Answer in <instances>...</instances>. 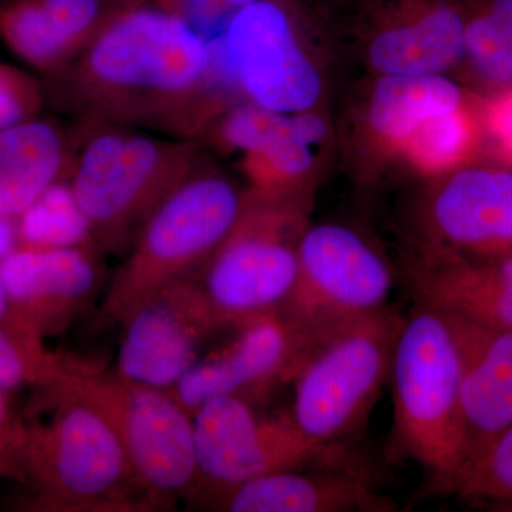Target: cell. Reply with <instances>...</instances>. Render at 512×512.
Returning a JSON list of instances; mask_svg holds the SVG:
<instances>
[{
  "label": "cell",
  "instance_id": "obj_1",
  "mask_svg": "<svg viewBox=\"0 0 512 512\" xmlns=\"http://www.w3.org/2000/svg\"><path fill=\"white\" fill-rule=\"evenodd\" d=\"M217 47L167 9L131 6L69 66L47 74L46 99L79 124L153 128L201 140L222 111Z\"/></svg>",
  "mask_w": 512,
  "mask_h": 512
},
{
  "label": "cell",
  "instance_id": "obj_2",
  "mask_svg": "<svg viewBox=\"0 0 512 512\" xmlns=\"http://www.w3.org/2000/svg\"><path fill=\"white\" fill-rule=\"evenodd\" d=\"M49 419L23 420L15 474L25 507L42 512L151 511L123 443L106 417L59 387H50Z\"/></svg>",
  "mask_w": 512,
  "mask_h": 512
},
{
  "label": "cell",
  "instance_id": "obj_3",
  "mask_svg": "<svg viewBox=\"0 0 512 512\" xmlns=\"http://www.w3.org/2000/svg\"><path fill=\"white\" fill-rule=\"evenodd\" d=\"M70 184L97 244L127 254L151 215L207 163L200 140L79 124Z\"/></svg>",
  "mask_w": 512,
  "mask_h": 512
},
{
  "label": "cell",
  "instance_id": "obj_4",
  "mask_svg": "<svg viewBox=\"0 0 512 512\" xmlns=\"http://www.w3.org/2000/svg\"><path fill=\"white\" fill-rule=\"evenodd\" d=\"M242 191L211 163L202 165L151 215L111 279L100 325H123L151 295L173 282L200 276L234 228Z\"/></svg>",
  "mask_w": 512,
  "mask_h": 512
},
{
  "label": "cell",
  "instance_id": "obj_5",
  "mask_svg": "<svg viewBox=\"0 0 512 512\" xmlns=\"http://www.w3.org/2000/svg\"><path fill=\"white\" fill-rule=\"evenodd\" d=\"M394 443L441 493L463 463L460 357L446 316L424 303L404 319L394 348Z\"/></svg>",
  "mask_w": 512,
  "mask_h": 512
},
{
  "label": "cell",
  "instance_id": "obj_6",
  "mask_svg": "<svg viewBox=\"0 0 512 512\" xmlns=\"http://www.w3.org/2000/svg\"><path fill=\"white\" fill-rule=\"evenodd\" d=\"M52 387L99 410L123 443L134 477L151 510L194 497L198 485L192 416L168 390L94 369L70 359ZM50 389V387H49Z\"/></svg>",
  "mask_w": 512,
  "mask_h": 512
},
{
  "label": "cell",
  "instance_id": "obj_7",
  "mask_svg": "<svg viewBox=\"0 0 512 512\" xmlns=\"http://www.w3.org/2000/svg\"><path fill=\"white\" fill-rule=\"evenodd\" d=\"M403 322L383 306L350 320L303 353L292 377V416L308 439L329 447L365 426L390 377Z\"/></svg>",
  "mask_w": 512,
  "mask_h": 512
},
{
  "label": "cell",
  "instance_id": "obj_8",
  "mask_svg": "<svg viewBox=\"0 0 512 512\" xmlns=\"http://www.w3.org/2000/svg\"><path fill=\"white\" fill-rule=\"evenodd\" d=\"M311 202L275 200L245 191L234 228L198 281L224 328L276 312L291 291Z\"/></svg>",
  "mask_w": 512,
  "mask_h": 512
},
{
  "label": "cell",
  "instance_id": "obj_9",
  "mask_svg": "<svg viewBox=\"0 0 512 512\" xmlns=\"http://www.w3.org/2000/svg\"><path fill=\"white\" fill-rule=\"evenodd\" d=\"M392 285V266L356 229L309 224L299 241L295 281L275 312L295 340L298 363L333 330L386 306Z\"/></svg>",
  "mask_w": 512,
  "mask_h": 512
},
{
  "label": "cell",
  "instance_id": "obj_10",
  "mask_svg": "<svg viewBox=\"0 0 512 512\" xmlns=\"http://www.w3.org/2000/svg\"><path fill=\"white\" fill-rule=\"evenodd\" d=\"M217 47L248 103L286 114L320 110L328 76L295 0H256L235 10Z\"/></svg>",
  "mask_w": 512,
  "mask_h": 512
},
{
  "label": "cell",
  "instance_id": "obj_11",
  "mask_svg": "<svg viewBox=\"0 0 512 512\" xmlns=\"http://www.w3.org/2000/svg\"><path fill=\"white\" fill-rule=\"evenodd\" d=\"M198 485L194 497L210 501L229 488L278 471L301 470L322 456L292 414L261 416L239 397H218L192 416Z\"/></svg>",
  "mask_w": 512,
  "mask_h": 512
},
{
  "label": "cell",
  "instance_id": "obj_12",
  "mask_svg": "<svg viewBox=\"0 0 512 512\" xmlns=\"http://www.w3.org/2000/svg\"><path fill=\"white\" fill-rule=\"evenodd\" d=\"M329 128L322 110L286 114L247 101L222 111L205 137L221 150L242 153L248 191L311 202L319 174L318 148Z\"/></svg>",
  "mask_w": 512,
  "mask_h": 512
},
{
  "label": "cell",
  "instance_id": "obj_13",
  "mask_svg": "<svg viewBox=\"0 0 512 512\" xmlns=\"http://www.w3.org/2000/svg\"><path fill=\"white\" fill-rule=\"evenodd\" d=\"M353 39L369 76L458 72L460 0H353Z\"/></svg>",
  "mask_w": 512,
  "mask_h": 512
},
{
  "label": "cell",
  "instance_id": "obj_14",
  "mask_svg": "<svg viewBox=\"0 0 512 512\" xmlns=\"http://www.w3.org/2000/svg\"><path fill=\"white\" fill-rule=\"evenodd\" d=\"M477 94L450 74L369 76L353 99L348 121L349 146L363 173L403 170L424 130Z\"/></svg>",
  "mask_w": 512,
  "mask_h": 512
},
{
  "label": "cell",
  "instance_id": "obj_15",
  "mask_svg": "<svg viewBox=\"0 0 512 512\" xmlns=\"http://www.w3.org/2000/svg\"><path fill=\"white\" fill-rule=\"evenodd\" d=\"M116 370L147 386L170 390L224 328L198 276L173 282L151 295L123 323Z\"/></svg>",
  "mask_w": 512,
  "mask_h": 512
},
{
  "label": "cell",
  "instance_id": "obj_16",
  "mask_svg": "<svg viewBox=\"0 0 512 512\" xmlns=\"http://www.w3.org/2000/svg\"><path fill=\"white\" fill-rule=\"evenodd\" d=\"M426 183L421 242L471 259L512 255V168L477 161Z\"/></svg>",
  "mask_w": 512,
  "mask_h": 512
},
{
  "label": "cell",
  "instance_id": "obj_17",
  "mask_svg": "<svg viewBox=\"0 0 512 512\" xmlns=\"http://www.w3.org/2000/svg\"><path fill=\"white\" fill-rule=\"evenodd\" d=\"M237 336L224 349L202 356L168 392L194 416L218 397L259 399L276 384L292 382L299 352L291 332L275 312L234 326Z\"/></svg>",
  "mask_w": 512,
  "mask_h": 512
},
{
  "label": "cell",
  "instance_id": "obj_18",
  "mask_svg": "<svg viewBox=\"0 0 512 512\" xmlns=\"http://www.w3.org/2000/svg\"><path fill=\"white\" fill-rule=\"evenodd\" d=\"M16 312L42 336L59 335L96 299L104 278L97 242L16 248L0 261Z\"/></svg>",
  "mask_w": 512,
  "mask_h": 512
},
{
  "label": "cell",
  "instance_id": "obj_19",
  "mask_svg": "<svg viewBox=\"0 0 512 512\" xmlns=\"http://www.w3.org/2000/svg\"><path fill=\"white\" fill-rule=\"evenodd\" d=\"M406 274L419 302L444 315L512 330V255L471 259L417 242Z\"/></svg>",
  "mask_w": 512,
  "mask_h": 512
},
{
  "label": "cell",
  "instance_id": "obj_20",
  "mask_svg": "<svg viewBox=\"0 0 512 512\" xmlns=\"http://www.w3.org/2000/svg\"><path fill=\"white\" fill-rule=\"evenodd\" d=\"M444 316L460 357L461 468L512 427V330Z\"/></svg>",
  "mask_w": 512,
  "mask_h": 512
},
{
  "label": "cell",
  "instance_id": "obj_21",
  "mask_svg": "<svg viewBox=\"0 0 512 512\" xmlns=\"http://www.w3.org/2000/svg\"><path fill=\"white\" fill-rule=\"evenodd\" d=\"M124 9L110 10L104 0H16L0 8V39L30 66L53 74L82 55Z\"/></svg>",
  "mask_w": 512,
  "mask_h": 512
},
{
  "label": "cell",
  "instance_id": "obj_22",
  "mask_svg": "<svg viewBox=\"0 0 512 512\" xmlns=\"http://www.w3.org/2000/svg\"><path fill=\"white\" fill-rule=\"evenodd\" d=\"M228 512H387L397 510L352 473L278 471L229 488L208 501Z\"/></svg>",
  "mask_w": 512,
  "mask_h": 512
},
{
  "label": "cell",
  "instance_id": "obj_23",
  "mask_svg": "<svg viewBox=\"0 0 512 512\" xmlns=\"http://www.w3.org/2000/svg\"><path fill=\"white\" fill-rule=\"evenodd\" d=\"M77 138L36 116L0 131V212L18 217L52 185L69 181Z\"/></svg>",
  "mask_w": 512,
  "mask_h": 512
},
{
  "label": "cell",
  "instance_id": "obj_24",
  "mask_svg": "<svg viewBox=\"0 0 512 512\" xmlns=\"http://www.w3.org/2000/svg\"><path fill=\"white\" fill-rule=\"evenodd\" d=\"M463 8L461 82L477 93L512 86V0H460Z\"/></svg>",
  "mask_w": 512,
  "mask_h": 512
},
{
  "label": "cell",
  "instance_id": "obj_25",
  "mask_svg": "<svg viewBox=\"0 0 512 512\" xmlns=\"http://www.w3.org/2000/svg\"><path fill=\"white\" fill-rule=\"evenodd\" d=\"M16 228L22 248H67L96 242L70 181H60L43 192L16 217Z\"/></svg>",
  "mask_w": 512,
  "mask_h": 512
},
{
  "label": "cell",
  "instance_id": "obj_26",
  "mask_svg": "<svg viewBox=\"0 0 512 512\" xmlns=\"http://www.w3.org/2000/svg\"><path fill=\"white\" fill-rule=\"evenodd\" d=\"M69 363L67 357L47 350L35 329L0 325V392L25 386L49 389Z\"/></svg>",
  "mask_w": 512,
  "mask_h": 512
},
{
  "label": "cell",
  "instance_id": "obj_27",
  "mask_svg": "<svg viewBox=\"0 0 512 512\" xmlns=\"http://www.w3.org/2000/svg\"><path fill=\"white\" fill-rule=\"evenodd\" d=\"M440 494L512 507V427L467 461Z\"/></svg>",
  "mask_w": 512,
  "mask_h": 512
},
{
  "label": "cell",
  "instance_id": "obj_28",
  "mask_svg": "<svg viewBox=\"0 0 512 512\" xmlns=\"http://www.w3.org/2000/svg\"><path fill=\"white\" fill-rule=\"evenodd\" d=\"M45 84L19 67L0 62V131L39 116Z\"/></svg>",
  "mask_w": 512,
  "mask_h": 512
},
{
  "label": "cell",
  "instance_id": "obj_29",
  "mask_svg": "<svg viewBox=\"0 0 512 512\" xmlns=\"http://www.w3.org/2000/svg\"><path fill=\"white\" fill-rule=\"evenodd\" d=\"M485 161L512 168V86L480 94Z\"/></svg>",
  "mask_w": 512,
  "mask_h": 512
},
{
  "label": "cell",
  "instance_id": "obj_30",
  "mask_svg": "<svg viewBox=\"0 0 512 512\" xmlns=\"http://www.w3.org/2000/svg\"><path fill=\"white\" fill-rule=\"evenodd\" d=\"M23 436V419L10 410L6 393L0 392V461L15 473V457Z\"/></svg>",
  "mask_w": 512,
  "mask_h": 512
},
{
  "label": "cell",
  "instance_id": "obj_31",
  "mask_svg": "<svg viewBox=\"0 0 512 512\" xmlns=\"http://www.w3.org/2000/svg\"><path fill=\"white\" fill-rule=\"evenodd\" d=\"M19 247L16 218L0 212V261Z\"/></svg>",
  "mask_w": 512,
  "mask_h": 512
},
{
  "label": "cell",
  "instance_id": "obj_32",
  "mask_svg": "<svg viewBox=\"0 0 512 512\" xmlns=\"http://www.w3.org/2000/svg\"><path fill=\"white\" fill-rule=\"evenodd\" d=\"M0 325L28 326V328H32V326L16 312L15 306H13L12 301H10L8 289H6L5 282H3L2 275H0Z\"/></svg>",
  "mask_w": 512,
  "mask_h": 512
},
{
  "label": "cell",
  "instance_id": "obj_33",
  "mask_svg": "<svg viewBox=\"0 0 512 512\" xmlns=\"http://www.w3.org/2000/svg\"><path fill=\"white\" fill-rule=\"evenodd\" d=\"M252 2H256V0H221V5L224 10H237Z\"/></svg>",
  "mask_w": 512,
  "mask_h": 512
},
{
  "label": "cell",
  "instance_id": "obj_34",
  "mask_svg": "<svg viewBox=\"0 0 512 512\" xmlns=\"http://www.w3.org/2000/svg\"><path fill=\"white\" fill-rule=\"evenodd\" d=\"M2 477H10V470L6 464H3L2 461H0V478Z\"/></svg>",
  "mask_w": 512,
  "mask_h": 512
}]
</instances>
